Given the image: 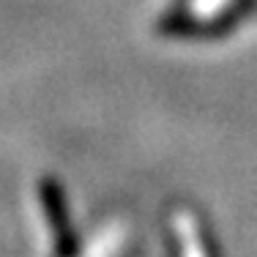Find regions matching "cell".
I'll use <instances>...</instances> for the list:
<instances>
[]
</instances>
